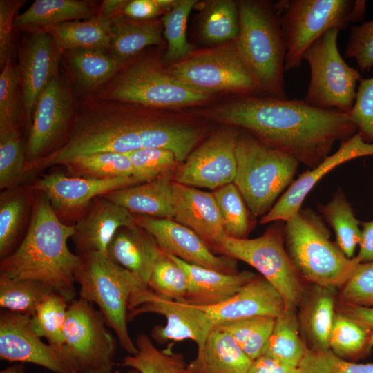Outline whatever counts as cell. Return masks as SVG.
<instances>
[{"mask_svg":"<svg viewBox=\"0 0 373 373\" xmlns=\"http://www.w3.org/2000/svg\"><path fill=\"white\" fill-rule=\"evenodd\" d=\"M119 104L117 100L88 97L75 114L62 143L29 165L27 173L30 175L81 155L98 152L128 154L151 148L173 151L180 163L186 160L200 138L198 131L191 127L169 123Z\"/></svg>","mask_w":373,"mask_h":373,"instance_id":"6da1fadb","label":"cell"},{"mask_svg":"<svg viewBox=\"0 0 373 373\" xmlns=\"http://www.w3.org/2000/svg\"><path fill=\"white\" fill-rule=\"evenodd\" d=\"M216 119L239 127L313 169L336 141L357 133L348 113L316 108L303 100L243 97L213 111Z\"/></svg>","mask_w":373,"mask_h":373,"instance_id":"7a4b0ae2","label":"cell"},{"mask_svg":"<svg viewBox=\"0 0 373 373\" xmlns=\"http://www.w3.org/2000/svg\"><path fill=\"white\" fill-rule=\"evenodd\" d=\"M35 191L26 233L18 247L1 259L0 277L40 281L70 303L76 297L75 274L81 262L67 245L75 227L59 218L44 193Z\"/></svg>","mask_w":373,"mask_h":373,"instance_id":"3957f363","label":"cell"},{"mask_svg":"<svg viewBox=\"0 0 373 373\" xmlns=\"http://www.w3.org/2000/svg\"><path fill=\"white\" fill-rule=\"evenodd\" d=\"M238 5L240 30L235 43L259 90L287 99L283 83L286 48L277 4L247 0Z\"/></svg>","mask_w":373,"mask_h":373,"instance_id":"277c9868","label":"cell"},{"mask_svg":"<svg viewBox=\"0 0 373 373\" xmlns=\"http://www.w3.org/2000/svg\"><path fill=\"white\" fill-rule=\"evenodd\" d=\"M283 224L286 251L297 271L307 282L340 289L360 264L347 258L321 218L309 209H300Z\"/></svg>","mask_w":373,"mask_h":373,"instance_id":"5b68a950","label":"cell"},{"mask_svg":"<svg viewBox=\"0 0 373 373\" xmlns=\"http://www.w3.org/2000/svg\"><path fill=\"white\" fill-rule=\"evenodd\" d=\"M236 156L233 183L252 215L262 217L292 183L300 162L247 131L239 134Z\"/></svg>","mask_w":373,"mask_h":373,"instance_id":"8992f818","label":"cell"},{"mask_svg":"<svg viewBox=\"0 0 373 373\" xmlns=\"http://www.w3.org/2000/svg\"><path fill=\"white\" fill-rule=\"evenodd\" d=\"M81 262L75 279L79 285V298L95 303L106 323L112 329L121 347L133 355L137 349L128 332V305L131 294L142 285L130 271L112 261L107 254H79Z\"/></svg>","mask_w":373,"mask_h":373,"instance_id":"52a82bcc","label":"cell"},{"mask_svg":"<svg viewBox=\"0 0 373 373\" xmlns=\"http://www.w3.org/2000/svg\"><path fill=\"white\" fill-rule=\"evenodd\" d=\"M285 44V70L299 68L307 48L327 30L361 20L365 1L287 0L277 3Z\"/></svg>","mask_w":373,"mask_h":373,"instance_id":"ba28073f","label":"cell"},{"mask_svg":"<svg viewBox=\"0 0 373 373\" xmlns=\"http://www.w3.org/2000/svg\"><path fill=\"white\" fill-rule=\"evenodd\" d=\"M93 96L147 108L181 107L206 101L210 95L195 91L157 64L140 60L120 70Z\"/></svg>","mask_w":373,"mask_h":373,"instance_id":"9c48e42d","label":"cell"},{"mask_svg":"<svg viewBox=\"0 0 373 373\" xmlns=\"http://www.w3.org/2000/svg\"><path fill=\"white\" fill-rule=\"evenodd\" d=\"M106 326L92 303L81 298L69 303L64 341L56 351L73 373H111L117 342Z\"/></svg>","mask_w":373,"mask_h":373,"instance_id":"30bf717a","label":"cell"},{"mask_svg":"<svg viewBox=\"0 0 373 373\" xmlns=\"http://www.w3.org/2000/svg\"><path fill=\"white\" fill-rule=\"evenodd\" d=\"M280 222H274L256 238L227 236L222 243L220 255L240 260L255 268L282 295L287 307L298 309L307 285L286 251L283 224Z\"/></svg>","mask_w":373,"mask_h":373,"instance_id":"8fae6325","label":"cell"},{"mask_svg":"<svg viewBox=\"0 0 373 373\" xmlns=\"http://www.w3.org/2000/svg\"><path fill=\"white\" fill-rule=\"evenodd\" d=\"M339 31L337 28L327 30L305 50L303 59L307 61L311 76L303 100L316 108L348 113L361 78L358 70L349 66L339 53Z\"/></svg>","mask_w":373,"mask_h":373,"instance_id":"7c38bea8","label":"cell"},{"mask_svg":"<svg viewBox=\"0 0 373 373\" xmlns=\"http://www.w3.org/2000/svg\"><path fill=\"white\" fill-rule=\"evenodd\" d=\"M171 75L190 88L207 95L220 91L249 93L259 90L235 42L226 49L185 58L173 67Z\"/></svg>","mask_w":373,"mask_h":373,"instance_id":"4fadbf2b","label":"cell"},{"mask_svg":"<svg viewBox=\"0 0 373 373\" xmlns=\"http://www.w3.org/2000/svg\"><path fill=\"white\" fill-rule=\"evenodd\" d=\"M74 115L71 93L57 75L41 92L35 104L26 142V168L62 143Z\"/></svg>","mask_w":373,"mask_h":373,"instance_id":"5bb4252c","label":"cell"},{"mask_svg":"<svg viewBox=\"0 0 373 373\" xmlns=\"http://www.w3.org/2000/svg\"><path fill=\"white\" fill-rule=\"evenodd\" d=\"M144 313L165 317V326L157 325L151 332V337L160 343L191 339L198 348L213 328L207 314L198 307L158 294L149 287L140 288L131 294L128 320Z\"/></svg>","mask_w":373,"mask_h":373,"instance_id":"9a60e30c","label":"cell"},{"mask_svg":"<svg viewBox=\"0 0 373 373\" xmlns=\"http://www.w3.org/2000/svg\"><path fill=\"white\" fill-rule=\"evenodd\" d=\"M239 134L236 128H227L211 135L190 153L175 173L173 181L213 190L233 182Z\"/></svg>","mask_w":373,"mask_h":373,"instance_id":"2e32d148","label":"cell"},{"mask_svg":"<svg viewBox=\"0 0 373 373\" xmlns=\"http://www.w3.org/2000/svg\"><path fill=\"white\" fill-rule=\"evenodd\" d=\"M137 184L140 182L133 176L95 179L57 172L40 178L32 186L48 197L59 218L66 222L76 221L97 197Z\"/></svg>","mask_w":373,"mask_h":373,"instance_id":"e0dca14e","label":"cell"},{"mask_svg":"<svg viewBox=\"0 0 373 373\" xmlns=\"http://www.w3.org/2000/svg\"><path fill=\"white\" fill-rule=\"evenodd\" d=\"M135 216L136 224L149 232L160 249L182 260L224 274H236L237 260L214 254L193 230L173 219Z\"/></svg>","mask_w":373,"mask_h":373,"instance_id":"ac0fdd59","label":"cell"},{"mask_svg":"<svg viewBox=\"0 0 373 373\" xmlns=\"http://www.w3.org/2000/svg\"><path fill=\"white\" fill-rule=\"evenodd\" d=\"M30 318L21 313L1 312V359L37 365L55 373H73L57 352L41 341L32 327Z\"/></svg>","mask_w":373,"mask_h":373,"instance_id":"d6986e66","label":"cell"},{"mask_svg":"<svg viewBox=\"0 0 373 373\" xmlns=\"http://www.w3.org/2000/svg\"><path fill=\"white\" fill-rule=\"evenodd\" d=\"M369 155H373V143L365 142L358 133L341 142L336 153L293 181L269 212L261 218L260 223L287 221L299 212L308 193L325 174L349 160Z\"/></svg>","mask_w":373,"mask_h":373,"instance_id":"ffe728a7","label":"cell"},{"mask_svg":"<svg viewBox=\"0 0 373 373\" xmlns=\"http://www.w3.org/2000/svg\"><path fill=\"white\" fill-rule=\"evenodd\" d=\"M71 238L77 254L101 252L122 227L136 226L135 214L104 197L95 198L74 223Z\"/></svg>","mask_w":373,"mask_h":373,"instance_id":"44dd1931","label":"cell"},{"mask_svg":"<svg viewBox=\"0 0 373 373\" xmlns=\"http://www.w3.org/2000/svg\"><path fill=\"white\" fill-rule=\"evenodd\" d=\"M173 220L196 233L220 255L227 236L213 193L173 182Z\"/></svg>","mask_w":373,"mask_h":373,"instance_id":"7402d4cb","label":"cell"},{"mask_svg":"<svg viewBox=\"0 0 373 373\" xmlns=\"http://www.w3.org/2000/svg\"><path fill=\"white\" fill-rule=\"evenodd\" d=\"M196 307L207 314L214 327L254 316L276 318L285 310L287 304L276 288L261 275H257L225 301L212 306Z\"/></svg>","mask_w":373,"mask_h":373,"instance_id":"603a6c76","label":"cell"},{"mask_svg":"<svg viewBox=\"0 0 373 373\" xmlns=\"http://www.w3.org/2000/svg\"><path fill=\"white\" fill-rule=\"evenodd\" d=\"M59 51L52 38L45 32H34L21 54L20 82L24 116L29 126L37 98L57 75Z\"/></svg>","mask_w":373,"mask_h":373,"instance_id":"cb8c5ba5","label":"cell"},{"mask_svg":"<svg viewBox=\"0 0 373 373\" xmlns=\"http://www.w3.org/2000/svg\"><path fill=\"white\" fill-rule=\"evenodd\" d=\"M338 289L312 284L298 307L302 338L307 349L329 350V336L336 314Z\"/></svg>","mask_w":373,"mask_h":373,"instance_id":"d4e9b609","label":"cell"},{"mask_svg":"<svg viewBox=\"0 0 373 373\" xmlns=\"http://www.w3.org/2000/svg\"><path fill=\"white\" fill-rule=\"evenodd\" d=\"M165 252V251H164ZM186 274L189 287L185 302L196 306H212L231 298L257 275L249 271L224 274L186 262L165 252Z\"/></svg>","mask_w":373,"mask_h":373,"instance_id":"484cf974","label":"cell"},{"mask_svg":"<svg viewBox=\"0 0 373 373\" xmlns=\"http://www.w3.org/2000/svg\"><path fill=\"white\" fill-rule=\"evenodd\" d=\"M161 252L154 238L137 225L118 229L106 250L112 261L132 273L145 287Z\"/></svg>","mask_w":373,"mask_h":373,"instance_id":"4316f807","label":"cell"},{"mask_svg":"<svg viewBox=\"0 0 373 373\" xmlns=\"http://www.w3.org/2000/svg\"><path fill=\"white\" fill-rule=\"evenodd\" d=\"M173 175L167 172L157 178L104 195L133 214L158 218H173Z\"/></svg>","mask_w":373,"mask_h":373,"instance_id":"83f0119b","label":"cell"},{"mask_svg":"<svg viewBox=\"0 0 373 373\" xmlns=\"http://www.w3.org/2000/svg\"><path fill=\"white\" fill-rule=\"evenodd\" d=\"M251 361L231 335L212 328L187 373H247Z\"/></svg>","mask_w":373,"mask_h":373,"instance_id":"f1b7e54d","label":"cell"},{"mask_svg":"<svg viewBox=\"0 0 373 373\" xmlns=\"http://www.w3.org/2000/svg\"><path fill=\"white\" fill-rule=\"evenodd\" d=\"M112 20L97 12L83 21H65L44 27L38 31L50 35L60 53L76 48L105 51L111 46Z\"/></svg>","mask_w":373,"mask_h":373,"instance_id":"f546056e","label":"cell"},{"mask_svg":"<svg viewBox=\"0 0 373 373\" xmlns=\"http://www.w3.org/2000/svg\"><path fill=\"white\" fill-rule=\"evenodd\" d=\"M35 190L32 185H17L0 195V257L11 254L19 245L25 224L31 216Z\"/></svg>","mask_w":373,"mask_h":373,"instance_id":"4dcf8cb0","label":"cell"},{"mask_svg":"<svg viewBox=\"0 0 373 373\" xmlns=\"http://www.w3.org/2000/svg\"><path fill=\"white\" fill-rule=\"evenodd\" d=\"M111 55L125 63L144 48L162 41L161 26L155 20L137 21L119 15L111 23Z\"/></svg>","mask_w":373,"mask_h":373,"instance_id":"1f68e13d","label":"cell"},{"mask_svg":"<svg viewBox=\"0 0 373 373\" xmlns=\"http://www.w3.org/2000/svg\"><path fill=\"white\" fill-rule=\"evenodd\" d=\"M88 3L78 0H36L23 12L15 18L19 29L37 32L44 27L80 19H89L97 14Z\"/></svg>","mask_w":373,"mask_h":373,"instance_id":"d6a6232c","label":"cell"},{"mask_svg":"<svg viewBox=\"0 0 373 373\" xmlns=\"http://www.w3.org/2000/svg\"><path fill=\"white\" fill-rule=\"evenodd\" d=\"M63 53L79 85L90 91H95L104 85L125 64L99 49L76 48Z\"/></svg>","mask_w":373,"mask_h":373,"instance_id":"836d02e7","label":"cell"},{"mask_svg":"<svg viewBox=\"0 0 373 373\" xmlns=\"http://www.w3.org/2000/svg\"><path fill=\"white\" fill-rule=\"evenodd\" d=\"M373 349V329L336 310L329 336V350L353 362L365 358Z\"/></svg>","mask_w":373,"mask_h":373,"instance_id":"e575fe53","label":"cell"},{"mask_svg":"<svg viewBox=\"0 0 373 373\" xmlns=\"http://www.w3.org/2000/svg\"><path fill=\"white\" fill-rule=\"evenodd\" d=\"M307 349L300 331L297 309L287 307L275 319L264 354L298 367Z\"/></svg>","mask_w":373,"mask_h":373,"instance_id":"d590c367","label":"cell"},{"mask_svg":"<svg viewBox=\"0 0 373 373\" xmlns=\"http://www.w3.org/2000/svg\"><path fill=\"white\" fill-rule=\"evenodd\" d=\"M322 216L333 229L336 244L349 258H353L361 240L360 221L347 202L343 192L338 190L326 204H318Z\"/></svg>","mask_w":373,"mask_h":373,"instance_id":"8d00e7d4","label":"cell"},{"mask_svg":"<svg viewBox=\"0 0 373 373\" xmlns=\"http://www.w3.org/2000/svg\"><path fill=\"white\" fill-rule=\"evenodd\" d=\"M135 345L137 353L124 357L122 363L131 369L127 373H187L182 354L158 350L146 334L138 335Z\"/></svg>","mask_w":373,"mask_h":373,"instance_id":"74e56055","label":"cell"},{"mask_svg":"<svg viewBox=\"0 0 373 373\" xmlns=\"http://www.w3.org/2000/svg\"><path fill=\"white\" fill-rule=\"evenodd\" d=\"M71 176L110 179L133 176L127 154L98 152L73 157L61 164Z\"/></svg>","mask_w":373,"mask_h":373,"instance_id":"f35d334b","label":"cell"},{"mask_svg":"<svg viewBox=\"0 0 373 373\" xmlns=\"http://www.w3.org/2000/svg\"><path fill=\"white\" fill-rule=\"evenodd\" d=\"M275 318L254 316L225 322L213 328L232 336L251 361L263 355L273 331Z\"/></svg>","mask_w":373,"mask_h":373,"instance_id":"ab89813d","label":"cell"},{"mask_svg":"<svg viewBox=\"0 0 373 373\" xmlns=\"http://www.w3.org/2000/svg\"><path fill=\"white\" fill-rule=\"evenodd\" d=\"M52 292L56 291L38 280L0 277V306L3 309L32 316L40 303Z\"/></svg>","mask_w":373,"mask_h":373,"instance_id":"60d3db41","label":"cell"},{"mask_svg":"<svg viewBox=\"0 0 373 373\" xmlns=\"http://www.w3.org/2000/svg\"><path fill=\"white\" fill-rule=\"evenodd\" d=\"M213 195L227 236L238 239L247 238L253 227L252 213L234 183L214 190Z\"/></svg>","mask_w":373,"mask_h":373,"instance_id":"b9f144b4","label":"cell"},{"mask_svg":"<svg viewBox=\"0 0 373 373\" xmlns=\"http://www.w3.org/2000/svg\"><path fill=\"white\" fill-rule=\"evenodd\" d=\"M69 303L59 294L52 292L38 305L31 316L30 323L35 332L46 338L55 350L64 341V329Z\"/></svg>","mask_w":373,"mask_h":373,"instance_id":"7bdbcfd3","label":"cell"},{"mask_svg":"<svg viewBox=\"0 0 373 373\" xmlns=\"http://www.w3.org/2000/svg\"><path fill=\"white\" fill-rule=\"evenodd\" d=\"M239 30L238 5L231 0L213 1L203 15L200 25L202 37L212 44L236 40Z\"/></svg>","mask_w":373,"mask_h":373,"instance_id":"ee69618b","label":"cell"},{"mask_svg":"<svg viewBox=\"0 0 373 373\" xmlns=\"http://www.w3.org/2000/svg\"><path fill=\"white\" fill-rule=\"evenodd\" d=\"M196 2L195 0L175 1L165 13L162 20L167 42L164 61L183 60L191 53L192 46L186 39V26L189 14Z\"/></svg>","mask_w":373,"mask_h":373,"instance_id":"f6af8a7d","label":"cell"},{"mask_svg":"<svg viewBox=\"0 0 373 373\" xmlns=\"http://www.w3.org/2000/svg\"><path fill=\"white\" fill-rule=\"evenodd\" d=\"M26 173V142L20 129L0 133V189L21 184Z\"/></svg>","mask_w":373,"mask_h":373,"instance_id":"bcb514c9","label":"cell"},{"mask_svg":"<svg viewBox=\"0 0 373 373\" xmlns=\"http://www.w3.org/2000/svg\"><path fill=\"white\" fill-rule=\"evenodd\" d=\"M189 287L186 272L162 250L148 281V287L158 294L185 302Z\"/></svg>","mask_w":373,"mask_h":373,"instance_id":"7dc6e473","label":"cell"},{"mask_svg":"<svg viewBox=\"0 0 373 373\" xmlns=\"http://www.w3.org/2000/svg\"><path fill=\"white\" fill-rule=\"evenodd\" d=\"M19 68L10 58L0 74V133L19 129Z\"/></svg>","mask_w":373,"mask_h":373,"instance_id":"c3c4849f","label":"cell"},{"mask_svg":"<svg viewBox=\"0 0 373 373\" xmlns=\"http://www.w3.org/2000/svg\"><path fill=\"white\" fill-rule=\"evenodd\" d=\"M127 155L133 167L132 175L140 183L171 171L178 163L173 151L162 148L143 149Z\"/></svg>","mask_w":373,"mask_h":373,"instance_id":"681fc988","label":"cell"},{"mask_svg":"<svg viewBox=\"0 0 373 373\" xmlns=\"http://www.w3.org/2000/svg\"><path fill=\"white\" fill-rule=\"evenodd\" d=\"M299 373H373V363H359L336 356L331 350L307 349Z\"/></svg>","mask_w":373,"mask_h":373,"instance_id":"f907efd6","label":"cell"},{"mask_svg":"<svg viewBox=\"0 0 373 373\" xmlns=\"http://www.w3.org/2000/svg\"><path fill=\"white\" fill-rule=\"evenodd\" d=\"M338 300L373 307V261L358 265L349 279L338 289Z\"/></svg>","mask_w":373,"mask_h":373,"instance_id":"816d5d0a","label":"cell"},{"mask_svg":"<svg viewBox=\"0 0 373 373\" xmlns=\"http://www.w3.org/2000/svg\"><path fill=\"white\" fill-rule=\"evenodd\" d=\"M363 140L373 142V77L361 79L352 110L348 113Z\"/></svg>","mask_w":373,"mask_h":373,"instance_id":"f5cc1de1","label":"cell"},{"mask_svg":"<svg viewBox=\"0 0 373 373\" xmlns=\"http://www.w3.org/2000/svg\"><path fill=\"white\" fill-rule=\"evenodd\" d=\"M345 57L354 59L362 72L371 69L373 66V19L351 27Z\"/></svg>","mask_w":373,"mask_h":373,"instance_id":"db71d44e","label":"cell"},{"mask_svg":"<svg viewBox=\"0 0 373 373\" xmlns=\"http://www.w3.org/2000/svg\"><path fill=\"white\" fill-rule=\"evenodd\" d=\"M23 1H0V65L1 68L10 59L12 49V32L15 26V15Z\"/></svg>","mask_w":373,"mask_h":373,"instance_id":"11a10c76","label":"cell"},{"mask_svg":"<svg viewBox=\"0 0 373 373\" xmlns=\"http://www.w3.org/2000/svg\"><path fill=\"white\" fill-rule=\"evenodd\" d=\"M175 0H133L127 1L122 15L137 21L153 20L155 17L168 12Z\"/></svg>","mask_w":373,"mask_h":373,"instance_id":"9f6ffc18","label":"cell"},{"mask_svg":"<svg viewBox=\"0 0 373 373\" xmlns=\"http://www.w3.org/2000/svg\"><path fill=\"white\" fill-rule=\"evenodd\" d=\"M247 373H299L298 368L263 354L251 361Z\"/></svg>","mask_w":373,"mask_h":373,"instance_id":"6f0895ef","label":"cell"},{"mask_svg":"<svg viewBox=\"0 0 373 373\" xmlns=\"http://www.w3.org/2000/svg\"><path fill=\"white\" fill-rule=\"evenodd\" d=\"M359 251L355 256L359 263L373 261V220L361 223Z\"/></svg>","mask_w":373,"mask_h":373,"instance_id":"680465c9","label":"cell"},{"mask_svg":"<svg viewBox=\"0 0 373 373\" xmlns=\"http://www.w3.org/2000/svg\"><path fill=\"white\" fill-rule=\"evenodd\" d=\"M336 310L373 329V307L344 303L337 298Z\"/></svg>","mask_w":373,"mask_h":373,"instance_id":"91938a15","label":"cell"},{"mask_svg":"<svg viewBox=\"0 0 373 373\" xmlns=\"http://www.w3.org/2000/svg\"><path fill=\"white\" fill-rule=\"evenodd\" d=\"M127 1L124 0H105L103 1L98 13L113 19L122 14V10Z\"/></svg>","mask_w":373,"mask_h":373,"instance_id":"94428289","label":"cell"},{"mask_svg":"<svg viewBox=\"0 0 373 373\" xmlns=\"http://www.w3.org/2000/svg\"><path fill=\"white\" fill-rule=\"evenodd\" d=\"M0 373H25L24 365L17 363L2 370Z\"/></svg>","mask_w":373,"mask_h":373,"instance_id":"6125c7cd","label":"cell"}]
</instances>
